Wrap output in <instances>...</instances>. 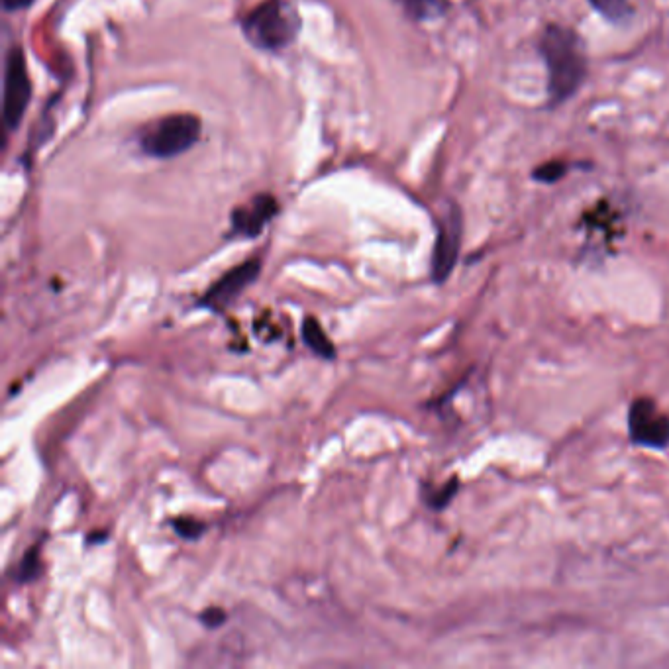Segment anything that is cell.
Instances as JSON below:
<instances>
[{
  "label": "cell",
  "instance_id": "6da1fadb",
  "mask_svg": "<svg viewBox=\"0 0 669 669\" xmlns=\"http://www.w3.org/2000/svg\"><path fill=\"white\" fill-rule=\"evenodd\" d=\"M542 55L550 73V95L554 103H564L577 93L587 75V57L575 32L550 26L542 36Z\"/></svg>",
  "mask_w": 669,
  "mask_h": 669
},
{
  "label": "cell",
  "instance_id": "7a4b0ae2",
  "mask_svg": "<svg viewBox=\"0 0 669 669\" xmlns=\"http://www.w3.org/2000/svg\"><path fill=\"white\" fill-rule=\"evenodd\" d=\"M242 30L258 50L279 52L297 40L301 18L287 0H265L246 14Z\"/></svg>",
  "mask_w": 669,
  "mask_h": 669
},
{
  "label": "cell",
  "instance_id": "3957f363",
  "mask_svg": "<svg viewBox=\"0 0 669 669\" xmlns=\"http://www.w3.org/2000/svg\"><path fill=\"white\" fill-rule=\"evenodd\" d=\"M201 132L203 122L199 116L189 112L169 114L142 130L140 148L155 159H171L189 152L201 140Z\"/></svg>",
  "mask_w": 669,
  "mask_h": 669
},
{
  "label": "cell",
  "instance_id": "277c9868",
  "mask_svg": "<svg viewBox=\"0 0 669 669\" xmlns=\"http://www.w3.org/2000/svg\"><path fill=\"white\" fill-rule=\"evenodd\" d=\"M32 97V83L26 67V57L20 46H12L4 61V126L16 130L28 110Z\"/></svg>",
  "mask_w": 669,
  "mask_h": 669
},
{
  "label": "cell",
  "instance_id": "5b68a950",
  "mask_svg": "<svg viewBox=\"0 0 669 669\" xmlns=\"http://www.w3.org/2000/svg\"><path fill=\"white\" fill-rule=\"evenodd\" d=\"M630 438L646 448L662 450L669 444V416L652 399H636L628 412Z\"/></svg>",
  "mask_w": 669,
  "mask_h": 669
},
{
  "label": "cell",
  "instance_id": "8992f818",
  "mask_svg": "<svg viewBox=\"0 0 669 669\" xmlns=\"http://www.w3.org/2000/svg\"><path fill=\"white\" fill-rule=\"evenodd\" d=\"M462 246V214L458 206H452L438 226V236L432 254V279L436 283H444L460 256Z\"/></svg>",
  "mask_w": 669,
  "mask_h": 669
},
{
  "label": "cell",
  "instance_id": "52a82bcc",
  "mask_svg": "<svg viewBox=\"0 0 669 669\" xmlns=\"http://www.w3.org/2000/svg\"><path fill=\"white\" fill-rule=\"evenodd\" d=\"M261 271L259 259H248L242 265L224 273L201 299V305L210 310H226L256 279Z\"/></svg>",
  "mask_w": 669,
  "mask_h": 669
},
{
  "label": "cell",
  "instance_id": "ba28073f",
  "mask_svg": "<svg viewBox=\"0 0 669 669\" xmlns=\"http://www.w3.org/2000/svg\"><path fill=\"white\" fill-rule=\"evenodd\" d=\"M277 214H279L277 199L267 193H261V195H256L248 205L238 206L232 210V216H230L232 232L236 236L256 238L263 232L265 224H269Z\"/></svg>",
  "mask_w": 669,
  "mask_h": 669
},
{
  "label": "cell",
  "instance_id": "9c48e42d",
  "mask_svg": "<svg viewBox=\"0 0 669 669\" xmlns=\"http://www.w3.org/2000/svg\"><path fill=\"white\" fill-rule=\"evenodd\" d=\"M303 342L309 346L310 350L324 360H334L336 358V348L328 340L326 332L322 330L320 322L316 318H305L303 322Z\"/></svg>",
  "mask_w": 669,
  "mask_h": 669
},
{
  "label": "cell",
  "instance_id": "30bf717a",
  "mask_svg": "<svg viewBox=\"0 0 669 669\" xmlns=\"http://www.w3.org/2000/svg\"><path fill=\"white\" fill-rule=\"evenodd\" d=\"M405 8L414 20H432L446 12L448 0H405Z\"/></svg>",
  "mask_w": 669,
  "mask_h": 669
},
{
  "label": "cell",
  "instance_id": "8fae6325",
  "mask_svg": "<svg viewBox=\"0 0 669 669\" xmlns=\"http://www.w3.org/2000/svg\"><path fill=\"white\" fill-rule=\"evenodd\" d=\"M591 6L613 22H622L632 14L628 0H589Z\"/></svg>",
  "mask_w": 669,
  "mask_h": 669
},
{
  "label": "cell",
  "instance_id": "7c38bea8",
  "mask_svg": "<svg viewBox=\"0 0 669 669\" xmlns=\"http://www.w3.org/2000/svg\"><path fill=\"white\" fill-rule=\"evenodd\" d=\"M42 571V562H40V546H34L26 552L24 560L20 562V566L16 569L14 573V579L18 583H26V581H32L38 577V573Z\"/></svg>",
  "mask_w": 669,
  "mask_h": 669
},
{
  "label": "cell",
  "instance_id": "4fadbf2b",
  "mask_svg": "<svg viewBox=\"0 0 669 669\" xmlns=\"http://www.w3.org/2000/svg\"><path fill=\"white\" fill-rule=\"evenodd\" d=\"M173 528L185 540H197L205 532V524L199 522V520H195V518H191V516L175 518L173 520Z\"/></svg>",
  "mask_w": 669,
  "mask_h": 669
},
{
  "label": "cell",
  "instance_id": "5bb4252c",
  "mask_svg": "<svg viewBox=\"0 0 669 669\" xmlns=\"http://www.w3.org/2000/svg\"><path fill=\"white\" fill-rule=\"evenodd\" d=\"M458 487H460V483H458V479H452L450 483H446L440 491H436L434 495H430L428 497V505L434 509V511H442L450 501H452V497L456 495V491H458Z\"/></svg>",
  "mask_w": 669,
  "mask_h": 669
},
{
  "label": "cell",
  "instance_id": "9a60e30c",
  "mask_svg": "<svg viewBox=\"0 0 669 669\" xmlns=\"http://www.w3.org/2000/svg\"><path fill=\"white\" fill-rule=\"evenodd\" d=\"M564 175H566V163H560V161H550L534 173V177L538 181H544V183H556Z\"/></svg>",
  "mask_w": 669,
  "mask_h": 669
},
{
  "label": "cell",
  "instance_id": "2e32d148",
  "mask_svg": "<svg viewBox=\"0 0 669 669\" xmlns=\"http://www.w3.org/2000/svg\"><path fill=\"white\" fill-rule=\"evenodd\" d=\"M224 620H226V613L220 607H210L201 615V622L206 628H218L224 624Z\"/></svg>",
  "mask_w": 669,
  "mask_h": 669
},
{
  "label": "cell",
  "instance_id": "e0dca14e",
  "mask_svg": "<svg viewBox=\"0 0 669 669\" xmlns=\"http://www.w3.org/2000/svg\"><path fill=\"white\" fill-rule=\"evenodd\" d=\"M34 0H2V6L4 10H20V8H26L30 6Z\"/></svg>",
  "mask_w": 669,
  "mask_h": 669
}]
</instances>
